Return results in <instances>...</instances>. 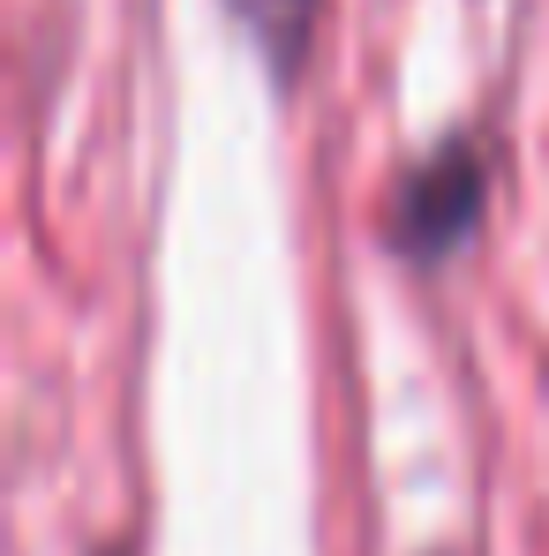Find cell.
<instances>
[{
	"label": "cell",
	"instance_id": "7a4b0ae2",
	"mask_svg": "<svg viewBox=\"0 0 549 556\" xmlns=\"http://www.w3.org/2000/svg\"><path fill=\"white\" fill-rule=\"evenodd\" d=\"M226 8L249 30V46L264 53L272 84H294L301 61H309V38H316V8L324 0H226Z\"/></svg>",
	"mask_w": 549,
	"mask_h": 556
},
{
	"label": "cell",
	"instance_id": "6da1fadb",
	"mask_svg": "<svg viewBox=\"0 0 549 556\" xmlns=\"http://www.w3.org/2000/svg\"><path fill=\"white\" fill-rule=\"evenodd\" d=\"M482 226V151L466 136H445L391 203V241L414 264H445L459 241Z\"/></svg>",
	"mask_w": 549,
	"mask_h": 556
}]
</instances>
